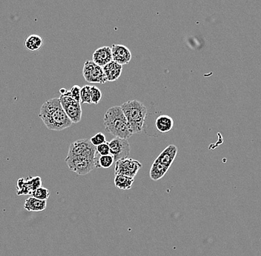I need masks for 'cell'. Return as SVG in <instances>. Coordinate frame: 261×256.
I'll return each mask as SVG.
<instances>
[{
  "label": "cell",
  "mask_w": 261,
  "mask_h": 256,
  "mask_svg": "<svg viewBox=\"0 0 261 256\" xmlns=\"http://www.w3.org/2000/svg\"><path fill=\"white\" fill-rule=\"evenodd\" d=\"M39 116L48 130L55 131L65 130L73 123L65 111L60 98L45 101L41 107Z\"/></svg>",
  "instance_id": "1"
},
{
  "label": "cell",
  "mask_w": 261,
  "mask_h": 256,
  "mask_svg": "<svg viewBox=\"0 0 261 256\" xmlns=\"http://www.w3.org/2000/svg\"><path fill=\"white\" fill-rule=\"evenodd\" d=\"M104 126L106 131L116 138L128 139L133 135L121 106H113L106 112Z\"/></svg>",
  "instance_id": "2"
},
{
  "label": "cell",
  "mask_w": 261,
  "mask_h": 256,
  "mask_svg": "<svg viewBox=\"0 0 261 256\" xmlns=\"http://www.w3.org/2000/svg\"><path fill=\"white\" fill-rule=\"evenodd\" d=\"M124 114L129 123L132 133H141L143 130L147 115V108L141 101L132 100L121 105Z\"/></svg>",
  "instance_id": "3"
},
{
  "label": "cell",
  "mask_w": 261,
  "mask_h": 256,
  "mask_svg": "<svg viewBox=\"0 0 261 256\" xmlns=\"http://www.w3.org/2000/svg\"><path fill=\"white\" fill-rule=\"evenodd\" d=\"M65 161L69 170L79 176L88 174L96 168L95 159L83 156H67Z\"/></svg>",
  "instance_id": "4"
},
{
  "label": "cell",
  "mask_w": 261,
  "mask_h": 256,
  "mask_svg": "<svg viewBox=\"0 0 261 256\" xmlns=\"http://www.w3.org/2000/svg\"><path fill=\"white\" fill-rule=\"evenodd\" d=\"M82 75L88 83L105 84L108 82L103 67L96 64L94 61L85 62Z\"/></svg>",
  "instance_id": "5"
},
{
  "label": "cell",
  "mask_w": 261,
  "mask_h": 256,
  "mask_svg": "<svg viewBox=\"0 0 261 256\" xmlns=\"http://www.w3.org/2000/svg\"><path fill=\"white\" fill-rule=\"evenodd\" d=\"M62 105L65 111L73 123H78L82 119V108L80 101H76L67 94L60 97Z\"/></svg>",
  "instance_id": "6"
},
{
  "label": "cell",
  "mask_w": 261,
  "mask_h": 256,
  "mask_svg": "<svg viewBox=\"0 0 261 256\" xmlns=\"http://www.w3.org/2000/svg\"><path fill=\"white\" fill-rule=\"evenodd\" d=\"M97 148L90 139H79L72 142L69 147L67 156H83L95 159Z\"/></svg>",
  "instance_id": "7"
},
{
  "label": "cell",
  "mask_w": 261,
  "mask_h": 256,
  "mask_svg": "<svg viewBox=\"0 0 261 256\" xmlns=\"http://www.w3.org/2000/svg\"><path fill=\"white\" fill-rule=\"evenodd\" d=\"M115 163V176L122 175L135 178L142 167V164L139 161L131 158L122 159Z\"/></svg>",
  "instance_id": "8"
},
{
  "label": "cell",
  "mask_w": 261,
  "mask_h": 256,
  "mask_svg": "<svg viewBox=\"0 0 261 256\" xmlns=\"http://www.w3.org/2000/svg\"><path fill=\"white\" fill-rule=\"evenodd\" d=\"M109 143L111 154L114 158L115 162L122 159L128 158L131 148L127 139L115 138Z\"/></svg>",
  "instance_id": "9"
},
{
  "label": "cell",
  "mask_w": 261,
  "mask_h": 256,
  "mask_svg": "<svg viewBox=\"0 0 261 256\" xmlns=\"http://www.w3.org/2000/svg\"><path fill=\"white\" fill-rule=\"evenodd\" d=\"M42 187V179L39 176L21 178L17 180V195H30L37 188Z\"/></svg>",
  "instance_id": "10"
},
{
  "label": "cell",
  "mask_w": 261,
  "mask_h": 256,
  "mask_svg": "<svg viewBox=\"0 0 261 256\" xmlns=\"http://www.w3.org/2000/svg\"><path fill=\"white\" fill-rule=\"evenodd\" d=\"M112 50L113 61L119 64H128L132 60V52L125 45L113 44Z\"/></svg>",
  "instance_id": "11"
},
{
  "label": "cell",
  "mask_w": 261,
  "mask_h": 256,
  "mask_svg": "<svg viewBox=\"0 0 261 256\" xmlns=\"http://www.w3.org/2000/svg\"><path fill=\"white\" fill-rule=\"evenodd\" d=\"M96 64L104 67L111 62L113 61L112 48L103 46L96 50L93 54V60Z\"/></svg>",
  "instance_id": "12"
},
{
  "label": "cell",
  "mask_w": 261,
  "mask_h": 256,
  "mask_svg": "<svg viewBox=\"0 0 261 256\" xmlns=\"http://www.w3.org/2000/svg\"><path fill=\"white\" fill-rule=\"evenodd\" d=\"M178 148L175 145H170L163 150V152L158 156L156 161L164 164L170 168L172 163L175 161L178 154Z\"/></svg>",
  "instance_id": "13"
},
{
  "label": "cell",
  "mask_w": 261,
  "mask_h": 256,
  "mask_svg": "<svg viewBox=\"0 0 261 256\" xmlns=\"http://www.w3.org/2000/svg\"><path fill=\"white\" fill-rule=\"evenodd\" d=\"M103 67L108 82H114L120 77L122 72V65L114 61H112Z\"/></svg>",
  "instance_id": "14"
},
{
  "label": "cell",
  "mask_w": 261,
  "mask_h": 256,
  "mask_svg": "<svg viewBox=\"0 0 261 256\" xmlns=\"http://www.w3.org/2000/svg\"><path fill=\"white\" fill-rule=\"evenodd\" d=\"M154 125L156 129L160 133H168L173 128L174 120L172 117L167 115H162L156 119Z\"/></svg>",
  "instance_id": "15"
},
{
  "label": "cell",
  "mask_w": 261,
  "mask_h": 256,
  "mask_svg": "<svg viewBox=\"0 0 261 256\" xmlns=\"http://www.w3.org/2000/svg\"><path fill=\"white\" fill-rule=\"evenodd\" d=\"M46 206L45 200L38 199L35 197L30 196L26 200L24 208L29 212H41L45 210Z\"/></svg>",
  "instance_id": "16"
},
{
  "label": "cell",
  "mask_w": 261,
  "mask_h": 256,
  "mask_svg": "<svg viewBox=\"0 0 261 256\" xmlns=\"http://www.w3.org/2000/svg\"><path fill=\"white\" fill-rule=\"evenodd\" d=\"M169 167H166L164 164L154 160V163L151 165V170H150V178H151V180L157 182V181L162 179L169 171Z\"/></svg>",
  "instance_id": "17"
},
{
  "label": "cell",
  "mask_w": 261,
  "mask_h": 256,
  "mask_svg": "<svg viewBox=\"0 0 261 256\" xmlns=\"http://www.w3.org/2000/svg\"><path fill=\"white\" fill-rule=\"evenodd\" d=\"M43 39L39 35H30L25 42V47L30 51H37L43 45Z\"/></svg>",
  "instance_id": "18"
},
{
  "label": "cell",
  "mask_w": 261,
  "mask_h": 256,
  "mask_svg": "<svg viewBox=\"0 0 261 256\" xmlns=\"http://www.w3.org/2000/svg\"><path fill=\"white\" fill-rule=\"evenodd\" d=\"M135 179L129 176L116 175L114 178V185L117 189L126 191L132 188Z\"/></svg>",
  "instance_id": "19"
},
{
  "label": "cell",
  "mask_w": 261,
  "mask_h": 256,
  "mask_svg": "<svg viewBox=\"0 0 261 256\" xmlns=\"http://www.w3.org/2000/svg\"><path fill=\"white\" fill-rule=\"evenodd\" d=\"M115 162L114 158L112 154L106 156H100L97 152L95 156L96 168L109 169Z\"/></svg>",
  "instance_id": "20"
},
{
  "label": "cell",
  "mask_w": 261,
  "mask_h": 256,
  "mask_svg": "<svg viewBox=\"0 0 261 256\" xmlns=\"http://www.w3.org/2000/svg\"><path fill=\"white\" fill-rule=\"evenodd\" d=\"M80 103L81 104H92L91 98V86L89 85H85L81 89Z\"/></svg>",
  "instance_id": "21"
},
{
  "label": "cell",
  "mask_w": 261,
  "mask_h": 256,
  "mask_svg": "<svg viewBox=\"0 0 261 256\" xmlns=\"http://www.w3.org/2000/svg\"><path fill=\"white\" fill-rule=\"evenodd\" d=\"M31 196L35 197V198H38V199L45 200V201H47V199H48L50 196V191L47 188L40 187V188H37L32 194Z\"/></svg>",
  "instance_id": "22"
},
{
  "label": "cell",
  "mask_w": 261,
  "mask_h": 256,
  "mask_svg": "<svg viewBox=\"0 0 261 256\" xmlns=\"http://www.w3.org/2000/svg\"><path fill=\"white\" fill-rule=\"evenodd\" d=\"M101 91L97 87L91 86V98L92 104H98L102 99Z\"/></svg>",
  "instance_id": "23"
},
{
  "label": "cell",
  "mask_w": 261,
  "mask_h": 256,
  "mask_svg": "<svg viewBox=\"0 0 261 256\" xmlns=\"http://www.w3.org/2000/svg\"><path fill=\"white\" fill-rule=\"evenodd\" d=\"M81 89L82 88H80L79 85H74L71 88L70 91H68V94L76 101H80Z\"/></svg>",
  "instance_id": "24"
},
{
  "label": "cell",
  "mask_w": 261,
  "mask_h": 256,
  "mask_svg": "<svg viewBox=\"0 0 261 256\" xmlns=\"http://www.w3.org/2000/svg\"><path fill=\"white\" fill-rule=\"evenodd\" d=\"M90 140H91V143L96 147L107 142H106V136L103 133H97L93 137H91Z\"/></svg>",
  "instance_id": "25"
},
{
  "label": "cell",
  "mask_w": 261,
  "mask_h": 256,
  "mask_svg": "<svg viewBox=\"0 0 261 256\" xmlns=\"http://www.w3.org/2000/svg\"><path fill=\"white\" fill-rule=\"evenodd\" d=\"M96 148H97V152L100 156H106L111 154L110 146H109V142H106V143L98 145V146L96 147Z\"/></svg>",
  "instance_id": "26"
},
{
  "label": "cell",
  "mask_w": 261,
  "mask_h": 256,
  "mask_svg": "<svg viewBox=\"0 0 261 256\" xmlns=\"http://www.w3.org/2000/svg\"><path fill=\"white\" fill-rule=\"evenodd\" d=\"M67 90L65 89V88H62V89L60 90V93L61 95H65V94H67L68 93Z\"/></svg>",
  "instance_id": "27"
}]
</instances>
